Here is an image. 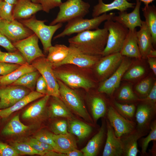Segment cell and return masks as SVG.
<instances>
[{"instance_id": "cell-1", "label": "cell", "mask_w": 156, "mask_h": 156, "mask_svg": "<svg viewBox=\"0 0 156 156\" xmlns=\"http://www.w3.org/2000/svg\"><path fill=\"white\" fill-rule=\"evenodd\" d=\"M107 30L103 27L86 31L69 38V46L81 53L91 55H101L106 44Z\"/></svg>"}, {"instance_id": "cell-2", "label": "cell", "mask_w": 156, "mask_h": 156, "mask_svg": "<svg viewBox=\"0 0 156 156\" xmlns=\"http://www.w3.org/2000/svg\"><path fill=\"white\" fill-rule=\"evenodd\" d=\"M115 13L111 12L104 13L90 19L77 18L68 22L64 29L54 37L55 39L66 36H69L75 33H79L86 31L96 29L103 22L112 19Z\"/></svg>"}, {"instance_id": "cell-3", "label": "cell", "mask_w": 156, "mask_h": 156, "mask_svg": "<svg viewBox=\"0 0 156 156\" xmlns=\"http://www.w3.org/2000/svg\"><path fill=\"white\" fill-rule=\"evenodd\" d=\"M19 21L36 34L41 41L46 53H48L49 48L52 46L51 40L53 34L63 25L62 23L46 25L44 24L46 20H37L35 16L27 19L20 20Z\"/></svg>"}, {"instance_id": "cell-4", "label": "cell", "mask_w": 156, "mask_h": 156, "mask_svg": "<svg viewBox=\"0 0 156 156\" xmlns=\"http://www.w3.org/2000/svg\"><path fill=\"white\" fill-rule=\"evenodd\" d=\"M103 27L107 30L108 34L106 46L101 56L120 52L129 29L112 19L105 21Z\"/></svg>"}, {"instance_id": "cell-5", "label": "cell", "mask_w": 156, "mask_h": 156, "mask_svg": "<svg viewBox=\"0 0 156 156\" xmlns=\"http://www.w3.org/2000/svg\"><path fill=\"white\" fill-rule=\"evenodd\" d=\"M59 7L60 10L57 15L50 25L83 18L89 12L90 5L88 3L82 0H67L62 3Z\"/></svg>"}, {"instance_id": "cell-6", "label": "cell", "mask_w": 156, "mask_h": 156, "mask_svg": "<svg viewBox=\"0 0 156 156\" xmlns=\"http://www.w3.org/2000/svg\"><path fill=\"white\" fill-rule=\"evenodd\" d=\"M59 85L60 97L66 105L76 114L87 122L92 120L85 106L77 93L57 79Z\"/></svg>"}, {"instance_id": "cell-7", "label": "cell", "mask_w": 156, "mask_h": 156, "mask_svg": "<svg viewBox=\"0 0 156 156\" xmlns=\"http://www.w3.org/2000/svg\"><path fill=\"white\" fill-rule=\"evenodd\" d=\"M57 79L70 88H82L88 90L94 86L92 81L79 72L68 69H53Z\"/></svg>"}, {"instance_id": "cell-8", "label": "cell", "mask_w": 156, "mask_h": 156, "mask_svg": "<svg viewBox=\"0 0 156 156\" xmlns=\"http://www.w3.org/2000/svg\"><path fill=\"white\" fill-rule=\"evenodd\" d=\"M45 79L47 85V95L60 97L59 87L51 64L44 57L38 58L31 63Z\"/></svg>"}, {"instance_id": "cell-9", "label": "cell", "mask_w": 156, "mask_h": 156, "mask_svg": "<svg viewBox=\"0 0 156 156\" xmlns=\"http://www.w3.org/2000/svg\"><path fill=\"white\" fill-rule=\"evenodd\" d=\"M38 39L34 33L24 39L12 43L26 62L29 64H31L33 61L37 58L45 56L39 47Z\"/></svg>"}, {"instance_id": "cell-10", "label": "cell", "mask_w": 156, "mask_h": 156, "mask_svg": "<svg viewBox=\"0 0 156 156\" xmlns=\"http://www.w3.org/2000/svg\"><path fill=\"white\" fill-rule=\"evenodd\" d=\"M0 31L13 43L24 39L34 33L21 23L15 19L10 21L1 19Z\"/></svg>"}, {"instance_id": "cell-11", "label": "cell", "mask_w": 156, "mask_h": 156, "mask_svg": "<svg viewBox=\"0 0 156 156\" xmlns=\"http://www.w3.org/2000/svg\"><path fill=\"white\" fill-rule=\"evenodd\" d=\"M31 91L20 86L9 85L0 87V109L10 107Z\"/></svg>"}, {"instance_id": "cell-12", "label": "cell", "mask_w": 156, "mask_h": 156, "mask_svg": "<svg viewBox=\"0 0 156 156\" xmlns=\"http://www.w3.org/2000/svg\"><path fill=\"white\" fill-rule=\"evenodd\" d=\"M69 47V50L68 55L64 60L57 64L55 68L67 64H73L82 68H89L96 64L101 56L85 54L73 47Z\"/></svg>"}, {"instance_id": "cell-13", "label": "cell", "mask_w": 156, "mask_h": 156, "mask_svg": "<svg viewBox=\"0 0 156 156\" xmlns=\"http://www.w3.org/2000/svg\"><path fill=\"white\" fill-rule=\"evenodd\" d=\"M129 60L123 58L120 65L112 75L100 85L98 91L109 94L112 93L119 86L121 79L130 66Z\"/></svg>"}, {"instance_id": "cell-14", "label": "cell", "mask_w": 156, "mask_h": 156, "mask_svg": "<svg viewBox=\"0 0 156 156\" xmlns=\"http://www.w3.org/2000/svg\"><path fill=\"white\" fill-rule=\"evenodd\" d=\"M100 59L96 64V71L99 77L104 79L113 73L121 63L123 57L120 52L109 54Z\"/></svg>"}, {"instance_id": "cell-15", "label": "cell", "mask_w": 156, "mask_h": 156, "mask_svg": "<svg viewBox=\"0 0 156 156\" xmlns=\"http://www.w3.org/2000/svg\"><path fill=\"white\" fill-rule=\"evenodd\" d=\"M141 1L136 0V3L133 11L128 13L126 11L120 12L118 15L113 16L112 20L119 23L129 30H133L136 27H140L142 20L140 14Z\"/></svg>"}, {"instance_id": "cell-16", "label": "cell", "mask_w": 156, "mask_h": 156, "mask_svg": "<svg viewBox=\"0 0 156 156\" xmlns=\"http://www.w3.org/2000/svg\"><path fill=\"white\" fill-rule=\"evenodd\" d=\"M107 117L117 137L120 138L133 131L134 128L133 123L124 118L112 107L108 109Z\"/></svg>"}, {"instance_id": "cell-17", "label": "cell", "mask_w": 156, "mask_h": 156, "mask_svg": "<svg viewBox=\"0 0 156 156\" xmlns=\"http://www.w3.org/2000/svg\"><path fill=\"white\" fill-rule=\"evenodd\" d=\"M42 10L39 3H33L31 0H17L14 5L13 16L16 20L27 19Z\"/></svg>"}, {"instance_id": "cell-18", "label": "cell", "mask_w": 156, "mask_h": 156, "mask_svg": "<svg viewBox=\"0 0 156 156\" xmlns=\"http://www.w3.org/2000/svg\"><path fill=\"white\" fill-rule=\"evenodd\" d=\"M135 3L128 2L127 0H114L109 3H105L103 0H98V3L94 6L92 13L93 18L114 10L120 12L126 11L129 8H134Z\"/></svg>"}, {"instance_id": "cell-19", "label": "cell", "mask_w": 156, "mask_h": 156, "mask_svg": "<svg viewBox=\"0 0 156 156\" xmlns=\"http://www.w3.org/2000/svg\"><path fill=\"white\" fill-rule=\"evenodd\" d=\"M123 154L122 144L117 137L109 123H107V138L103 153V156H120Z\"/></svg>"}, {"instance_id": "cell-20", "label": "cell", "mask_w": 156, "mask_h": 156, "mask_svg": "<svg viewBox=\"0 0 156 156\" xmlns=\"http://www.w3.org/2000/svg\"><path fill=\"white\" fill-rule=\"evenodd\" d=\"M137 43L141 57L147 58L153 48L152 37L144 21H142L141 26L136 33Z\"/></svg>"}, {"instance_id": "cell-21", "label": "cell", "mask_w": 156, "mask_h": 156, "mask_svg": "<svg viewBox=\"0 0 156 156\" xmlns=\"http://www.w3.org/2000/svg\"><path fill=\"white\" fill-rule=\"evenodd\" d=\"M135 28L133 30H129L125 39L120 53L123 56L141 58L137 43Z\"/></svg>"}, {"instance_id": "cell-22", "label": "cell", "mask_w": 156, "mask_h": 156, "mask_svg": "<svg viewBox=\"0 0 156 156\" xmlns=\"http://www.w3.org/2000/svg\"><path fill=\"white\" fill-rule=\"evenodd\" d=\"M44 95L36 91H31L12 106L0 109V116L2 118H6L14 112L21 109L30 103L42 98Z\"/></svg>"}, {"instance_id": "cell-23", "label": "cell", "mask_w": 156, "mask_h": 156, "mask_svg": "<svg viewBox=\"0 0 156 156\" xmlns=\"http://www.w3.org/2000/svg\"><path fill=\"white\" fill-rule=\"evenodd\" d=\"M53 139L56 145L57 152L66 154L77 148L76 140L70 133L53 134Z\"/></svg>"}, {"instance_id": "cell-24", "label": "cell", "mask_w": 156, "mask_h": 156, "mask_svg": "<svg viewBox=\"0 0 156 156\" xmlns=\"http://www.w3.org/2000/svg\"><path fill=\"white\" fill-rule=\"evenodd\" d=\"M69 50V47L63 44H56L52 46L48 50L46 59L53 68H55L57 64L66 57Z\"/></svg>"}, {"instance_id": "cell-25", "label": "cell", "mask_w": 156, "mask_h": 156, "mask_svg": "<svg viewBox=\"0 0 156 156\" xmlns=\"http://www.w3.org/2000/svg\"><path fill=\"white\" fill-rule=\"evenodd\" d=\"M49 107V114L52 117H62L71 118L73 117L70 109L60 97L52 96Z\"/></svg>"}, {"instance_id": "cell-26", "label": "cell", "mask_w": 156, "mask_h": 156, "mask_svg": "<svg viewBox=\"0 0 156 156\" xmlns=\"http://www.w3.org/2000/svg\"><path fill=\"white\" fill-rule=\"evenodd\" d=\"M50 96L45 95L40 99L30 105L23 112L22 118L25 119H33L40 116L45 110Z\"/></svg>"}, {"instance_id": "cell-27", "label": "cell", "mask_w": 156, "mask_h": 156, "mask_svg": "<svg viewBox=\"0 0 156 156\" xmlns=\"http://www.w3.org/2000/svg\"><path fill=\"white\" fill-rule=\"evenodd\" d=\"M37 70L31 64L27 63L20 65L17 68L6 75L2 76L0 80V86L10 85L24 75Z\"/></svg>"}, {"instance_id": "cell-28", "label": "cell", "mask_w": 156, "mask_h": 156, "mask_svg": "<svg viewBox=\"0 0 156 156\" xmlns=\"http://www.w3.org/2000/svg\"><path fill=\"white\" fill-rule=\"evenodd\" d=\"M142 10L144 21L151 34L153 44H156V8L154 5H145Z\"/></svg>"}, {"instance_id": "cell-29", "label": "cell", "mask_w": 156, "mask_h": 156, "mask_svg": "<svg viewBox=\"0 0 156 156\" xmlns=\"http://www.w3.org/2000/svg\"><path fill=\"white\" fill-rule=\"evenodd\" d=\"M105 132L102 126L98 132L89 140L86 146L81 151L84 156H94L97 154L101 144Z\"/></svg>"}, {"instance_id": "cell-30", "label": "cell", "mask_w": 156, "mask_h": 156, "mask_svg": "<svg viewBox=\"0 0 156 156\" xmlns=\"http://www.w3.org/2000/svg\"><path fill=\"white\" fill-rule=\"evenodd\" d=\"M29 128V126L21 122L19 115L17 114L6 124L2 129L1 133L5 135L19 134L25 132Z\"/></svg>"}, {"instance_id": "cell-31", "label": "cell", "mask_w": 156, "mask_h": 156, "mask_svg": "<svg viewBox=\"0 0 156 156\" xmlns=\"http://www.w3.org/2000/svg\"><path fill=\"white\" fill-rule=\"evenodd\" d=\"M141 134L136 132L125 138L122 141L123 153L127 156H136L139 152L137 141Z\"/></svg>"}, {"instance_id": "cell-32", "label": "cell", "mask_w": 156, "mask_h": 156, "mask_svg": "<svg viewBox=\"0 0 156 156\" xmlns=\"http://www.w3.org/2000/svg\"><path fill=\"white\" fill-rule=\"evenodd\" d=\"M68 131L70 133L82 139L87 137L92 131V128L83 122L74 120L70 122Z\"/></svg>"}, {"instance_id": "cell-33", "label": "cell", "mask_w": 156, "mask_h": 156, "mask_svg": "<svg viewBox=\"0 0 156 156\" xmlns=\"http://www.w3.org/2000/svg\"><path fill=\"white\" fill-rule=\"evenodd\" d=\"M40 74L37 70L27 73L10 85L21 86L29 89L31 91H34Z\"/></svg>"}, {"instance_id": "cell-34", "label": "cell", "mask_w": 156, "mask_h": 156, "mask_svg": "<svg viewBox=\"0 0 156 156\" xmlns=\"http://www.w3.org/2000/svg\"><path fill=\"white\" fill-rule=\"evenodd\" d=\"M0 62L22 65L26 63L22 55L18 51L0 52Z\"/></svg>"}, {"instance_id": "cell-35", "label": "cell", "mask_w": 156, "mask_h": 156, "mask_svg": "<svg viewBox=\"0 0 156 156\" xmlns=\"http://www.w3.org/2000/svg\"><path fill=\"white\" fill-rule=\"evenodd\" d=\"M92 112L94 118L97 120L105 115L106 106L103 100L98 97H93L91 101Z\"/></svg>"}, {"instance_id": "cell-36", "label": "cell", "mask_w": 156, "mask_h": 156, "mask_svg": "<svg viewBox=\"0 0 156 156\" xmlns=\"http://www.w3.org/2000/svg\"><path fill=\"white\" fill-rule=\"evenodd\" d=\"M152 113V109L150 106L143 105L139 106L136 114V118L138 125L143 126L148 121Z\"/></svg>"}, {"instance_id": "cell-37", "label": "cell", "mask_w": 156, "mask_h": 156, "mask_svg": "<svg viewBox=\"0 0 156 156\" xmlns=\"http://www.w3.org/2000/svg\"><path fill=\"white\" fill-rule=\"evenodd\" d=\"M17 152L19 155H40L43 156L44 154L38 151L31 146L27 142H15L10 144Z\"/></svg>"}, {"instance_id": "cell-38", "label": "cell", "mask_w": 156, "mask_h": 156, "mask_svg": "<svg viewBox=\"0 0 156 156\" xmlns=\"http://www.w3.org/2000/svg\"><path fill=\"white\" fill-rule=\"evenodd\" d=\"M14 5L2 0L0 3V18L1 19L8 21L14 19L13 10Z\"/></svg>"}, {"instance_id": "cell-39", "label": "cell", "mask_w": 156, "mask_h": 156, "mask_svg": "<svg viewBox=\"0 0 156 156\" xmlns=\"http://www.w3.org/2000/svg\"><path fill=\"white\" fill-rule=\"evenodd\" d=\"M53 134L47 130H42L38 132L34 138L41 142L50 145L57 151L56 145L53 139Z\"/></svg>"}, {"instance_id": "cell-40", "label": "cell", "mask_w": 156, "mask_h": 156, "mask_svg": "<svg viewBox=\"0 0 156 156\" xmlns=\"http://www.w3.org/2000/svg\"><path fill=\"white\" fill-rule=\"evenodd\" d=\"M156 140V124L154 122L151 127V131L148 135L144 138L142 143V153L143 154L146 152L149 143L152 140Z\"/></svg>"}, {"instance_id": "cell-41", "label": "cell", "mask_w": 156, "mask_h": 156, "mask_svg": "<svg viewBox=\"0 0 156 156\" xmlns=\"http://www.w3.org/2000/svg\"><path fill=\"white\" fill-rule=\"evenodd\" d=\"M51 129L54 134L56 135L68 133V124L64 120H59L54 123L51 126Z\"/></svg>"}, {"instance_id": "cell-42", "label": "cell", "mask_w": 156, "mask_h": 156, "mask_svg": "<svg viewBox=\"0 0 156 156\" xmlns=\"http://www.w3.org/2000/svg\"><path fill=\"white\" fill-rule=\"evenodd\" d=\"M145 72L144 68L140 66H136L133 67L127 72L124 76L125 79H131L140 77Z\"/></svg>"}, {"instance_id": "cell-43", "label": "cell", "mask_w": 156, "mask_h": 156, "mask_svg": "<svg viewBox=\"0 0 156 156\" xmlns=\"http://www.w3.org/2000/svg\"><path fill=\"white\" fill-rule=\"evenodd\" d=\"M38 2L42 5V10L47 13L62 3L61 0H38Z\"/></svg>"}, {"instance_id": "cell-44", "label": "cell", "mask_w": 156, "mask_h": 156, "mask_svg": "<svg viewBox=\"0 0 156 156\" xmlns=\"http://www.w3.org/2000/svg\"><path fill=\"white\" fill-rule=\"evenodd\" d=\"M19 154L11 145L0 141V156H17Z\"/></svg>"}, {"instance_id": "cell-45", "label": "cell", "mask_w": 156, "mask_h": 156, "mask_svg": "<svg viewBox=\"0 0 156 156\" xmlns=\"http://www.w3.org/2000/svg\"><path fill=\"white\" fill-rule=\"evenodd\" d=\"M118 97L120 100H130L134 99L135 96L130 86H126L121 88Z\"/></svg>"}, {"instance_id": "cell-46", "label": "cell", "mask_w": 156, "mask_h": 156, "mask_svg": "<svg viewBox=\"0 0 156 156\" xmlns=\"http://www.w3.org/2000/svg\"><path fill=\"white\" fill-rule=\"evenodd\" d=\"M21 65L0 62V75H6L12 72Z\"/></svg>"}, {"instance_id": "cell-47", "label": "cell", "mask_w": 156, "mask_h": 156, "mask_svg": "<svg viewBox=\"0 0 156 156\" xmlns=\"http://www.w3.org/2000/svg\"><path fill=\"white\" fill-rule=\"evenodd\" d=\"M116 107L122 112L129 117H132L134 114L135 107L134 105L122 104L115 102Z\"/></svg>"}, {"instance_id": "cell-48", "label": "cell", "mask_w": 156, "mask_h": 156, "mask_svg": "<svg viewBox=\"0 0 156 156\" xmlns=\"http://www.w3.org/2000/svg\"><path fill=\"white\" fill-rule=\"evenodd\" d=\"M151 84L150 79H145L139 83L136 86V90L142 94H147L149 91Z\"/></svg>"}, {"instance_id": "cell-49", "label": "cell", "mask_w": 156, "mask_h": 156, "mask_svg": "<svg viewBox=\"0 0 156 156\" xmlns=\"http://www.w3.org/2000/svg\"><path fill=\"white\" fill-rule=\"evenodd\" d=\"M0 46L4 48L9 52H14L18 51L14 46L12 43L0 31Z\"/></svg>"}, {"instance_id": "cell-50", "label": "cell", "mask_w": 156, "mask_h": 156, "mask_svg": "<svg viewBox=\"0 0 156 156\" xmlns=\"http://www.w3.org/2000/svg\"><path fill=\"white\" fill-rule=\"evenodd\" d=\"M36 86L37 92L45 95L47 94V84L45 79L42 75H40L37 79Z\"/></svg>"}, {"instance_id": "cell-51", "label": "cell", "mask_w": 156, "mask_h": 156, "mask_svg": "<svg viewBox=\"0 0 156 156\" xmlns=\"http://www.w3.org/2000/svg\"><path fill=\"white\" fill-rule=\"evenodd\" d=\"M145 100L155 103L156 101V83H154L153 87L151 90L150 92L147 97L145 99Z\"/></svg>"}, {"instance_id": "cell-52", "label": "cell", "mask_w": 156, "mask_h": 156, "mask_svg": "<svg viewBox=\"0 0 156 156\" xmlns=\"http://www.w3.org/2000/svg\"><path fill=\"white\" fill-rule=\"evenodd\" d=\"M27 142L35 150L43 153L44 154L43 155L48 151L45 150L38 144L32 140L31 139Z\"/></svg>"}, {"instance_id": "cell-53", "label": "cell", "mask_w": 156, "mask_h": 156, "mask_svg": "<svg viewBox=\"0 0 156 156\" xmlns=\"http://www.w3.org/2000/svg\"><path fill=\"white\" fill-rule=\"evenodd\" d=\"M31 139L35 142L38 144L40 146L47 151H54V148L50 145L41 142L35 138H31Z\"/></svg>"}, {"instance_id": "cell-54", "label": "cell", "mask_w": 156, "mask_h": 156, "mask_svg": "<svg viewBox=\"0 0 156 156\" xmlns=\"http://www.w3.org/2000/svg\"><path fill=\"white\" fill-rule=\"evenodd\" d=\"M148 62L150 68L152 70L155 75H156V60L155 57H147Z\"/></svg>"}, {"instance_id": "cell-55", "label": "cell", "mask_w": 156, "mask_h": 156, "mask_svg": "<svg viewBox=\"0 0 156 156\" xmlns=\"http://www.w3.org/2000/svg\"><path fill=\"white\" fill-rule=\"evenodd\" d=\"M66 156H83V154L81 151L77 148L74 149L66 154Z\"/></svg>"}, {"instance_id": "cell-56", "label": "cell", "mask_w": 156, "mask_h": 156, "mask_svg": "<svg viewBox=\"0 0 156 156\" xmlns=\"http://www.w3.org/2000/svg\"><path fill=\"white\" fill-rule=\"evenodd\" d=\"M43 156H66L64 153H60L54 151H48Z\"/></svg>"}, {"instance_id": "cell-57", "label": "cell", "mask_w": 156, "mask_h": 156, "mask_svg": "<svg viewBox=\"0 0 156 156\" xmlns=\"http://www.w3.org/2000/svg\"><path fill=\"white\" fill-rule=\"evenodd\" d=\"M148 57H156V51L153 49H151L148 55Z\"/></svg>"}, {"instance_id": "cell-58", "label": "cell", "mask_w": 156, "mask_h": 156, "mask_svg": "<svg viewBox=\"0 0 156 156\" xmlns=\"http://www.w3.org/2000/svg\"><path fill=\"white\" fill-rule=\"evenodd\" d=\"M127 1H129L130 0H127ZM141 1V2H143L145 5H149V4L152 3L155 0H139Z\"/></svg>"}, {"instance_id": "cell-59", "label": "cell", "mask_w": 156, "mask_h": 156, "mask_svg": "<svg viewBox=\"0 0 156 156\" xmlns=\"http://www.w3.org/2000/svg\"><path fill=\"white\" fill-rule=\"evenodd\" d=\"M3 1L12 5H14L17 0H3Z\"/></svg>"}, {"instance_id": "cell-60", "label": "cell", "mask_w": 156, "mask_h": 156, "mask_svg": "<svg viewBox=\"0 0 156 156\" xmlns=\"http://www.w3.org/2000/svg\"><path fill=\"white\" fill-rule=\"evenodd\" d=\"M31 1L34 3H39L38 0H31Z\"/></svg>"}, {"instance_id": "cell-61", "label": "cell", "mask_w": 156, "mask_h": 156, "mask_svg": "<svg viewBox=\"0 0 156 156\" xmlns=\"http://www.w3.org/2000/svg\"><path fill=\"white\" fill-rule=\"evenodd\" d=\"M2 0H0V2H1V1H2ZM1 18H0V21H1Z\"/></svg>"}, {"instance_id": "cell-62", "label": "cell", "mask_w": 156, "mask_h": 156, "mask_svg": "<svg viewBox=\"0 0 156 156\" xmlns=\"http://www.w3.org/2000/svg\"><path fill=\"white\" fill-rule=\"evenodd\" d=\"M2 76H0V80L1 79V77H2Z\"/></svg>"}, {"instance_id": "cell-63", "label": "cell", "mask_w": 156, "mask_h": 156, "mask_svg": "<svg viewBox=\"0 0 156 156\" xmlns=\"http://www.w3.org/2000/svg\"><path fill=\"white\" fill-rule=\"evenodd\" d=\"M1 117L0 116V120H1Z\"/></svg>"}, {"instance_id": "cell-64", "label": "cell", "mask_w": 156, "mask_h": 156, "mask_svg": "<svg viewBox=\"0 0 156 156\" xmlns=\"http://www.w3.org/2000/svg\"><path fill=\"white\" fill-rule=\"evenodd\" d=\"M1 51L0 50V52H1Z\"/></svg>"}]
</instances>
